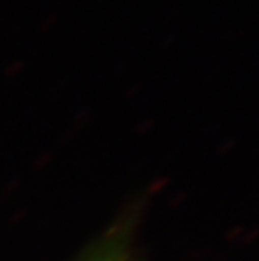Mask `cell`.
I'll return each mask as SVG.
<instances>
[{
	"label": "cell",
	"mask_w": 259,
	"mask_h": 261,
	"mask_svg": "<svg viewBox=\"0 0 259 261\" xmlns=\"http://www.w3.org/2000/svg\"><path fill=\"white\" fill-rule=\"evenodd\" d=\"M78 261H137L128 243L122 238V234H114L106 238L97 247L91 249L84 258Z\"/></svg>",
	"instance_id": "1"
}]
</instances>
